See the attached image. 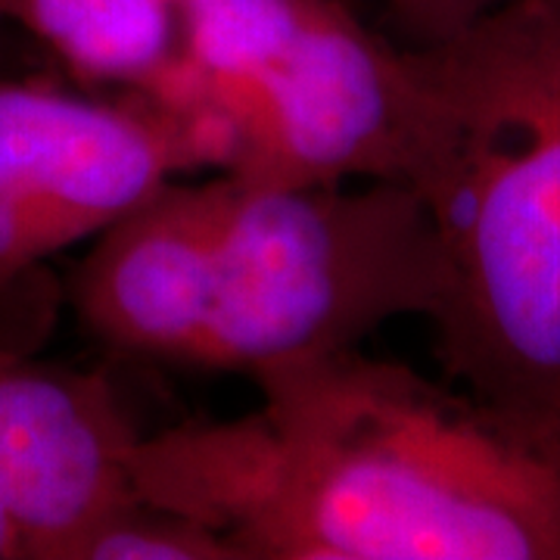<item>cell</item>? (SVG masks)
<instances>
[{
  "label": "cell",
  "mask_w": 560,
  "mask_h": 560,
  "mask_svg": "<svg viewBox=\"0 0 560 560\" xmlns=\"http://www.w3.org/2000/svg\"><path fill=\"white\" fill-rule=\"evenodd\" d=\"M261 408L135 445V492L241 560H560V445L467 389L340 349Z\"/></svg>",
  "instance_id": "cell-1"
},
{
  "label": "cell",
  "mask_w": 560,
  "mask_h": 560,
  "mask_svg": "<svg viewBox=\"0 0 560 560\" xmlns=\"http://www.w3.org/2000/svg\"><path fill=\"white\" fill-rule=\"evenodd\" d=\"M436 300L433 224L396 180L175 178L97 234L72 278L79 320L113 352L249 377L430 318Z\"/></svg>",
  "instance_id": "cell-2"
},
{
  "label": "cell",
  "mask_w": 560,
  "mask_h": 560,
  "mask_svg": "<svg viewBox=\"0 0 560 560\" xmlns=\"http://www.w3.org/2000/svg\"><path fill=\"white\" fill-rule=\"evenodd\" d=\"M405 187L433 224L452 381L560 445V0H504L411 47Z\"/></svg>",
  "instance_id": "cell-3"
},
{
  "label": "cell",
  "mask_w": 560,
  "mask_h": 560,
  "mask_svg": "<svg viewBox=\"0 0 560 560\" xmlns=\"http://www.w3.org/2000/svg\"><path fill=\"white\" fill-rule=\"evenodd\" d=\"M178 28L180 60L153 97L219 121L234 143L228 172L283 187L405 180L408 47L342 0H178Z\"/></svg>",
  "instance_id": "cell-4"
},
{
  "label": "cell",
  "mask_w": 560,
  "mask_h": 560,
  "mask_svg": "<svg viewBox=\"0 0 560 560\" xmlns=\"http://www.w3.org/2000/svg\"><path fill=\"white\" fill-rule=\"evenodd\" d=\"M231 162L219 121L150 94L94 101L0 79V287L103 234L162 184Z\"/></svg>",
  "instance_id": "cell-5"
},
{
  "label": "cell",
  "mask_w": 560,
  "mask_h": 560,
  "mask_svg": "<svg viewBox=\"0 0 560 560\" xmlns=\"http://www.w3.org/2000/svg\"><path fill=\"white\" fill-rule=\"evenodd\" d=\"M140 433L97 374L50 368L0 342V508L22 560H69L135 492Z\"/></svg>",
  "instance_id": "cell-6"
},
{
  "label": "cell",
  "mask_w": 560,
  "mask_h": 560,
  "mask_svg": "<svg viewBox=\"0 0 560 560\" xmlns=\"http://www.w3.org/2000/svg\"><path fill=\"white\" fill-rule=\"evenodd\" d=\"M16 22L88 84L150 91L180 54L178 7L168 0H0Z\"/></svg>",
  "instance_id": "cell-7"
},
{
  "label": "cell",
  "mask_w": 560,
  "mask_h": 560,
  "mask_svg": "<svg viewBox=\"0 0 560 560\" xmlns=\"http://www.w3.org/2000/svg\"><path fill=\"white\" fill-rule=\"evenodd\" d=\"M69 560H241L215 529L147 499H131L88 529Z\"/></svg>",
  "instance_id": "cell-8"
},
{
  "label": "cell",
  "mask_w": 560,
  "mask_h": 560,
  "mask_svg": "<svg viewBox=\"0 0 560 560\" xmlns=\"http://www.w3.org/2000/svg\"><path fill=\"white\" fill-rule=\"evenodd\" d=\"M501 3L504 0H383L389 20L399 25L411 47L452 38Z\"/></svg>",
  "instance_id": "cell-9"
},
{
  "label": "cell",
  "mask_w": 560,
  "mask_h": 560,
  "mask_svg": "<svg viewBox=\"0 0 560 560\" xmlns=\"http://www.w3.org/2000/svg\"><path fill=\"white\" fill-rule=\"evenodd\" d=\"M0 560H22L20 541H16V533H13V526L7 521L3 508H0Z\"/></svg>",
  "instance_id": "cell-10"
},
{
  "label": "cell",
  "mask_w": 560,
  "mask_h": 560,
  "mask_svg": "<svg viewBox=\"0 0 560 560\" xmlns=\"http://www.w3.org/2000/svg\"><path fill=\"white\" fill-rule=\"evenodd\" d=\"M168 3H175V7H178V0H168Z\"/></svg>",
  "instance_id": "cell-11"
}]
</instances>
